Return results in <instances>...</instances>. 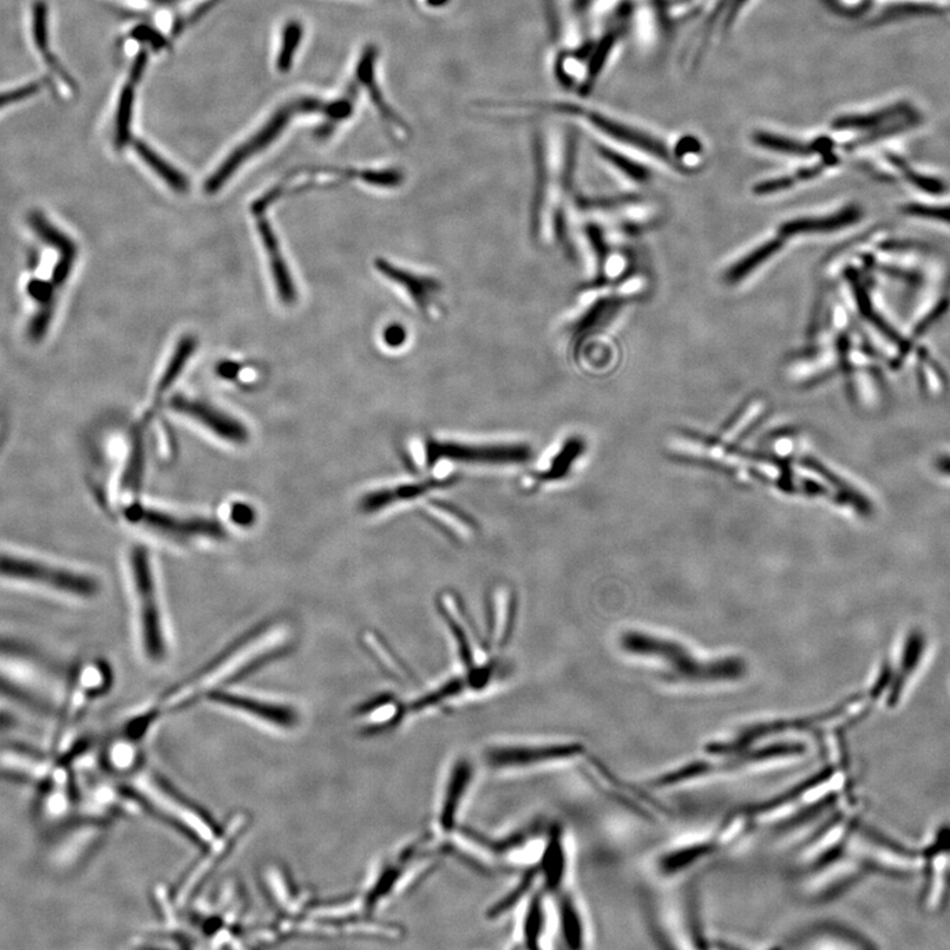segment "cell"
<instances>
[{
    "label": "cell",
    "mask_w": 950,
    "mask_h": 950,
    "mask_svg": "<svg viewBox=\"0 0 950 950\" xmlns=\"http://www.w3.org/2000/svg\"><path fill=\"white\" fill-rule=\"evenodd\" d=\"M0 586L69 604L93 601L102 592V581L91 570L14 543H0Z\"/></svg>",
    "instance_id": "obj_1"
},
{
    "label": "cell",
    "mask_w": 950,
    "mask_h": 950,
    "mask_svg": "<svg viewBox=\"0 0 950 950\" xmlns=\"http://www.w3.org/2000/svg\"><path fill=\"white\" fill-rule=\"evenodd\" d=\"M575 144L568 141L560 153L549 150L541 139L535 146V187L529 205V237L536 246H567L570 222L575 212Z\"/></svg>",
    "instance_id": "obj_2"
},
{
    "label": "cell",
    "mask_w": 950,
    "mask_h": 950,
    "mask_svg": "<svg viewBox=\"0 0 950 950\" xmlns=\"http://www.w3.org/2000/svg\"><path fill=\"white\" fill-rule=\"evenodd\" d=\"M74 670L30 641L0 634V693L31 709L57 712Z\"/></svg>",
    "instance_id": "obj_3"
},
{
    "label": "cell",
    "mask_w": 950,
    "mask_h": 950,
    "mask_svg": "<svg viewBox=\"0 0 950 950\" xmlns=\"http://www.w3.org/2000/svg\"><path fill=\"white\" fill-rule=\"evenodd\" d=\"M287 639L284 632L278 627H266L255 632L250 637L234 646L231 651L222 655L219 660L198 678L187 681L186 684L167 694L157 705L159 712H172L181 706L192 703L202 696L221 690L234 679L253 670L254 667L273 657L284 647Z\"/></svg>",
    "instance_id": "obj_4"
},
{
    "label": "cell",
    "mask_w": 950,
    "mask_h": 950,
    "mask_svg": "<svg viewBox=\"0 0 950 950\" xmlns=\"http://www.w3.org/2000/svg\"><path fill=\"white\" fill-rule=\"evenodd\" d=\"M127 568L141 650L148 660L160 661L167 655L166 621L159 581L149 550L143 546L131 547Z\"/></svg>",
    "instance_id": "obj_5"
},
{
    "label": "cell",
    "mask_w": 950,
    "mask_h": 950,
    "mask_svg": "<svg viewBox=\"0 0 950 950\" xmlns=\"http://www.w3.org/2000/svg\"><path fill=\"white\" fill-rule=\"evenodd\" d=\"M373 270L425 323H437L444 317L445 284L440 277L422 267L385 257L373 260Z\"/></svg>",
    "instance_id": "obj_6"
},
{
    "label": "cell",
    "mask_w": 950,
    "mask_h": 950,
    "mask_svg": "<svg viewBox=\"0 0 950 950\" xmlns=\"http://www.w3.org/2000/svg\"><path fill=\"white\" fill-rule=\"evenodd\" d=\"M110 673L100 661H88L75 668L67 692L58 707V718L52 737L51 757L67 756L75 744V730L89 705L108 690Z\"/></svg>",
    "instance_id": "obj_7"
},
{
    "label": "cell",
    "mask_w": 950,
    "mask_h": 950,
    "mask_svg": "<svg viewBox=\"0 0 950 950\" xmlns=\"http://www.w3.org/2000/svg\"><path fill=\"white\" fill-rule=\"evenodd\" d=\"M122 519L142 526L150 534L177 544H201L222 541L226 537L224 526L212 517L176 513V511L133 504L122 514Z\"/></svg>",
    "instance_id": "obj_8"
},
{
    "label": "cell",
    "mask_w": 950,
    "mask_h": 950,
    "mask_svg": "<svg viewBox=\"0 0 950 950\" xmlns=\"http://www.w3.org/2000/svg\"><path fill=\"white\" fill-rule=\"evenodd\" d=\"M36 787V820L47 828H63L64 824H68L69 817L75 816L80 801L74 764L68 760L54 759L47 776Z\"/></svg>",
    "instance_id": "obj_9"
},
{
    "label": "cell",
    "mask_w": 950,
    "mask_h": 950,
    "mask_svg": "<svg viewBox=\"0 0 950 950\" xmlns=\"http://www.w3.org/2000/svg\"><path fill=\"white\" fill-rule=\"evenodd\" d=\"M133 787L144 802L149 803L150 807L167 817L168 820L187 830L195 840L208 845L217 837V831L204 816L200 815L199 811L182 802L179 796L164 787L148 772L136 774L133 779Z\"/></svg>",
    "instance_id": "obj_10"
},
{
    "label": "cell",
    "mask_w": 950,
    "mask_h": 950,
    "mask_svg": "<svg viewBox=\"0 0 950 950\" xmlns=\"http://www.w3.org/2000/svg\"><path fill=\"white\" fill-rule=\"evenodd\" d=\"M208 697L225 711L272 730L290 729L298 719L292 706L273 698L226 690L212 692Z\"/></svg>",
    "instance_id": "obj_11"
},
{
    "label": "cell",
    "mask_w": 950,
    "mask_h": 950,
    "mask_svg": "<svg viewBox=\"0 0 950 950\" xmlns=\"http://www.w3.org/2000/svg\"><path fill=\"white\" fill-rule=\"evenodd\" d=\"M584 752L585 747L580 742L503 745L491 747L487 759L495 769H522L578 758Z\"/></svg>",
    "instance_id": "obj_12"
},
{
    "label": "cell",
    "mask_w": 950,
    "mask_h": 950,
    "mask_svg": "<svg viewBox=\"0 0 950 950\" xmlns=\"http://www.w3.org/2000/svg\"><path fill=\"white\" fill-rule=\"evenodd\" d=\"M294 111H297L294 103L290 104V107L279 109L277 113L271 116V120L268 121L257 134L250 137L246 143L242 144V146L235 149L233 154L228 155L227 159L221 164L220 168L209 177L205 186L206 192L209 194L219 192V190L225 186L227 180L237 172L242 164H245L252 156L261 153V150L266 149L270 144L277 141L280 134L283 133L288 126V123H290Z\"/></svg>",
    "instance_id": "obj_13"
},
{
    "label": "cell",
    "mask_w": 950,
    "mask_h": 950,
    "mask_svg": "<svg viewBox=\"0 0 950 950\" xmlns=\"http://www.w3.org/2000/svg\"><path fill=\"white\" fill-rule=\"evenodd\" d=\"M54 758L35 747L0 738V778L37 785L47 776Z\"/></svg>",
    "instance_id": "obj_14"
},
{
    "label": "cell",
    "mask_w": 950,
    "mask_h": 950,
    "mask_svg": "<svg viewBox=\"0 0 950 950\" xmlns=\"http://www.w3.org/2000/svg\"><path fill=\"white\" fill-rule=\"evenodd\" d=\"M246 827V815H235L225 825L224 831L220 836L217 835L211 843H208L206 854L194 864V868L189 871L186 880L181 882L179 890H177L176 901L180 906L190 901V897L198 891L200 884L204 883L209 874L224 860V857L233 848V845L237 842L239 836L244 834Z\"/></svg>",
    "instance_id": "obj_15"
},
{
    "label": "cell",
    "mask_w": 950,
    "mask_h": 950,
    "mask_svg": "<svg viewBox=\"0 0 950 950\" xmlns=\"http://www.w3.org/2000/svg\"><path fill=\"white\" fill-rule=\"evenodd\" d=\"M177 414L193 418L202 427L212 432L220 440L232 445H245L250 438L245 424L238 418L227 415L226 412L213 407L211 404L195 401L186 396H175L170 401Z\"/></svg>",
    "instance_id": "obj_16"
},
{
    "label": "cell",
    "mask_w": 950,
    "mask_h": 950,
    "mask_svg": "<svg viewBox=\"0 0 950 950\" xmlns=\"http://www.w3.org/2000/svg\"><path fill=\"white\" fill-rule=\"evenodd\" d=\"M377 62L378 49L376 45H367L357 64L356 74L358 82L369 93L373 108H376L378 114L382 118V122L385 128L390 131L392 139L403 142L407 139L409 127L405 126V123L395 113V110L390 107L382 88L378 85Z\"/></svg>",
    "instance_id": "obj_17"
},
{
    "label": "cell",
    "mask_w": 950,
    "mask_h": 950,
    "mask_svg": "<svg viewBox=\"0 0 950 950\" xmlns=\"http://www.w3.org/2000/svg\"><path fill=\"white\" fill-rule=\"evenodd\" d=\"M432 454L456 458V460L481 462H515L526 460L529 450L517 445H460L457 443H431Z\"/></svg>",
    "instance_id": "obj_18"
},
{
    "label": "cell",
    "mask_w": 950,
    "mask_h": 950,
    "mask_svg": "<svg viewBox=\"0 0 950 950\" xmlns=\"http://www.w3.org/2000/svg\"><path fill=\"white\" fill-rule=\"evenodd\" d=\"M473 764L468 758L458 759L450 771L440 815H438L440 828L447 834H451L457 828L458 812H460L463 798L467 796L471 781H473Z\"/></svg>",
    "instance_id": "obj_19"
},
{
    "label": "cell",
    "mask_w": 950,
    "mask_h": 950,
    "mask_svg": "<svg viewBox=\"0 0 950 950\" xmlns=\"http://www.w3.org/2000/svg\"><path fill=\"white\" fill-rule=\"evenodd\" d=\"M537 869H539V876L543 878L544 890L548 893H559L568 869L566 841H563L561 825L555 824L550 827Z\"/></svg>",
    "instance_id": "obj_20"
},
{
    "label": "cell",
    "mask_w": 950,
    "mask_h": 950,
    "mask_svg": "<svg viewBox=\"0 0 950 950\" xmlns=\"http://www.w3.org/2000/svg\"><path fill=\"white\" fill-rule=\"evenodd\" d=\"M422 842H415L410 845V847L405 848L401 854L398 856L395 861H392L388 867L382 870V873L379 874L377 881L372 883V886L367 894L365 895L364 906L369 913L373 908L378 906V904L388 897L392 891L396 887L399 881L404 874L405 869L409 868L411 861L417 860L418 850H421Z\"/></svg>",
    "instance_id": "obj_21"
},
{
    "label": "cell",
    "mask_w": 950,
    "mask_h": 950,
    "mask_svg": "<svg viewBox=\"0 0 950 950\" xmlns=\"http://www.w3.org/2000/svg\"><path fill=\"white\" fill-rule=\"evenodd\" d=\"M258 232L268 253V259H270L271 271L275 283H277L279 297L283 303L291 304L297 300V290H294L291 272L288 270L283 253L280 250L277 234L273 233L271 225L268 224L266 219L258 221Z\"/></svg>",
    "instance_id": "obj_22"
},
{
    "label": "cell",
    "mask_w": 950,
    "mask_h": 950,
    "mask_svg": "<svg viewBox=\"0 0 950 950\" xmlns=\"http://www.w3.org/2000/svg\"><path fill=\"white\" fill-rule=\"evenodd\" d=\"M860 217V209L850 206L843 209L840 213L825 215V217L790 221L787 224L781 226V235L785 238L802 234H822L841 231L843 227L856 224Z\"/></svg>",
    "instance_id": "obj_23"
},
{
    "label": "cell",
    "mask_w": 950,
    "mask_h": 950,
    "mask_svg": "<svg viewBox=\"0 0 950 950\" xmlns=\"http://www.w3.org/2000/svg\"><path fill=\"white\" fill-rule=\"evenodd\" d=\"M443 607L448 615L451 628H454L455 637L458 644V652L468 671L477 667L474 661L473 646L469 638V626L467 618L463 617L460 605L454 595L445 594L443 597Z\"/></svg>",
    "instance_id": "obj_24"
},
{
    "label": "cell",
    "mask_w": 950,
    "mask_h": 950,
    "mask_svg": "<svg viewBox=\"0 0 950 950\" xmlns=\"http://www.w3.org/2000/svg\"><path fill=\"white\" fill-rule=\"evenodd\" d=\"M559 915L561 936L567 946L572 949L584 947V923H582L578 904L569 894H561L559 897Z\"/></svg>",
    "instance_id": "obj_25"
},
{
    "label": "cell",
    "mask_w": 950,
    "mask_h": 950,
    "mask_svg": "<svg viewBox=\"0 0 950 950\" xmlns=\"http://www.w3.org/2000/svg\"><path fill=\"white\" fill-rule=\"evenodd\" d=\"M135 150L137 155L142 157V160L147 164V166L154 170L156 175H159L164 182L168 183L170 188L175 190L177 193H186L189 188V181L186 175H182L180 170H177L172 164H169L167 160H164L160 155H157L153 148L147 146L146 143L137 141L134 143Z\"/></svg>",
    "instance_id": "obj_26"
},
{
    "label": "cell",
    "mask_w": 950,
    "mask_h": 950,
    "mask_svg": "<svg viewBox=\"0 0 950 950\" xmlns=\"http://www.w3.org/2000/svg\"><path fill=\"white\" fill-rule=\"evenodd\" d=\"M783 247V239L775 238L769 242H765L764 245L759 246L756 250L751 252L749 255H746L742 259L738 260L736 265H734L729 271L726 272L725 279L727 283H738V281L744 280L749 277V275L757 270L759 266H762L764 261H768L771 257L781 250Z\"/></svg>",
    "instance_id": "obj_27"
},
{
    "label": "cell",
    "mask_w": 950,
    "mask_h": 950,
    "mask_svg": "<svg viewBox=\"0 0 950 950\" xmlns=\"http://www.w3.org/2000/svg\"><path fill=\"white\" fill-rule=\"evenodd\" d=\"M546 929V903L543 891H537L528 902L523 921V941L529 949H539Z\"/></svg>",
    "instance_id": "obj_28"
},
{
    "label": "cell",
    "mask_w": 950,
    "mask_h": 950,
    "mask_svg": "<svg viewBox=\"0 0 950 950\" xmlns=\"http://www.w3.org/2000/svg\"><path fill=\"white\" fill-rule=\"evenodd\" d=\"M136 85L128 81L121 91L115 120V146L123 149L131 141V123H133Z\"/></svg>",
    "instance_id": "obj_29"
},
{
    "label": "cell",
    "mask_w": 950,
    "mask_h": 950,
    "mask_svg": "<svg viewBox=\"0 0 950 950\" xmlns=\"http://www.w3.org/2000/svg\"><path fill=\"white\" fill-rule=\"evenodd\" d=\"M537 878H539V869L533 868L527 870L522 876L519 883H517L513 890L508 891L502 899L495 902V904L490 907L487 914L489 919H498V917L510 913V910L513 909L516 904H519L523 901V897L533 890Z\"/></svg>",
    "instance_id": "obj_30"
},
{
    "label": "cell",
    "mask_w": 950,
    "mask_h": 950,
    "mask_svg": "<svg viewBox=\"0 0 950 950\" xmlns=\"http://www.w3.org/2000/svg\"><path fill=\"white\" fill-rule=\"evenodd\" d=\"M195 345L198 344H195L193 337H186L180 340V344L177 345L172 360H170L166 371L163 373L159 385H157L156 398L166 394V391L172 388L176 379L179 378L183 367H186L189 357L192 356L195 350Z\"/></svg>",
    "instance_id": "obj_31"
},
{
    "label": "cell",
    "mask_w": 950,
    "mask_h": 950,
    "mask_svg": "<svg viewBox=\"0 0 950 950\" xmlns=\"http://www.w3.org/2000/svg\"><path fill=\"white\" fill-rule=\"evenodd\" d=\"M304 29L303 24L298 21L288 22L281 35V45L277 60V67L280 74H288L291 70L294 56L303 41Z\"/></svg>",
    "instance_id": "obj_32"
},
{
    "label": "cell",
    "mask_w": 950,
    "mask_h": 950,
    "mask_svg": "<svg viewBox=\"0 0 950 950\" xmlns=\"http://www.w3.org/2000/svg\"><path fill=\"white\" fill-rule=\"evenodd\" d=\"M128 737L116 739L107 750V760L111 769L116 772H127L135 769L137 763V749Z\"/></svg>",
    "instance_id": "obj_33"
},
{
    "label": "cell",
    "mask_w": 950,
    "mask_h": 950,
    "mask_svg": "<svg viewBox=\"0 0 950 950\" xmlns=\"http://www.w3.org/2000/svg\"><path fill=\"white\" fill-rule=\"evenodd\" d=\"M511 613H513V600H511V594L506 589H500V591L495 592L493 621V637L500 646L506 644L508 638Z\"/></svg>",
    "instance_id": "obj_34"
},
{
    "label": "cell",
    "mask_w": 950,
    "mask_h": 950,
    "mask_svg": "<svg viewBox=\"0 0 950 950\" xmlns=\"http://www.w3.org/2000/svg\"><path fill=\"white\" fill-rule=\"evenodd\" d=\"M595 148H597L599 155L608 164V166L619 170V172L624 174L628 179L637 182H646L648 177H650V172H648L644 166H640L637 161L628 159L627 156L617 153V150L611 149L606 146H597Z\"/></svg>",
    "instance_id": "obj_35"
},
{
    "label": "cell",
    "mask_w": 950,
    "mask_h": 950,
    "mask_svg": "<svg viewBox=\"0 0 950 950\" xmlns=\"http://www.w3.org/2000/svg\"><path fill=\"white\" fill-rule=\"evenodd\" d=\"M753 141H756L759 146L782 154L804 156L815 153V147L805 146V144L787 139V137H781L768 133H758L753 136Z\"/></svg>",
    "instance_id": "obj_36"
},
{
    "label": "cell",
    "mask_w": 950,
    "mask_h": 950,
    "mask_svg": "<svg viewBox=\"0 0 950 950\" xmlns=\"http://www.w3.org/2000/svg\"><path fill=\"white\" fill-rule=\"evenodd\" d=\"M428 513L432 516H435V519L443 523L445 527H448L450 530L461 537H468L473 534V528H471L470 523L467 519L457 513L455 510H450L445 504L440 503H431L427 507Z\"/></svg>",
    "instance_id": "obj_37"
},
{
    "label": "cell",
    "mask_w": 950,
    "mask_h": 950,
    "mask_svg": "<svg viewBox=\"0 0 950 950\" xmlns=\"http://www.w3.org/2000/svg\"><path fill=\"white\" fill-rule=\"evenodd\" d=\"M365 644L369 647V650L376 655V658L382 663L388 670L392 673L398 674H407V670L401 666V661L398 660L395 653L390 650L388 645L384 641L377 637L373 633H367L365 635Z\"/></svg>",
    "instance_id": "obj_38"
},
{
    "label": "cell",
    "mask_w": 950,
    "mask_h": 950,
    "mask_svg": "<svg viewBox=\"0 0 950 950\" xmlns=\"http://www.w3.org/2000/svg\"><path fill=\"white\" fill-rule=\"evenodd\" d=\"M822 170L823 167H815L811 169H805L803 170V172L795 176H787L782 177V179L764 181L762 183H758L756 189H753V192L759 195L774 194L776 192H781V190L783 189L794 187L796 182L814 179V177L820 175Z\"/></svg>",
    "instance_id": "obj_39"
},
{
    "label": "cell",
    "mask_w": 950,
    "mask_h": 950,
    "mask_svg": "<svg viewBox=\"0 0 950 950\" xmlns=\"http://www.w3.org/2000/svg\"><path fill=\"white\" fill-rule=\"evenodd\" d=\"M266 876L268 888H270L273 899L278 902L279 906L288 907L287 909L290 910L293 899L283 873L277 869H271L267 871Z\"/></svg>",
    "instance_id": "obj_40"
},
{
    "label": "cell",
    "mask_w": 950,
    "mask_h": 950,
    "mask_svg": "<svg viewBox=\"0 0 950 950\" xmlns=\"http://www.w3.org/2000/svg\"><path fill=\"white\" fill-rule=\"evenodd\" d=\"M34 42L43 54L48 49V8L44 2H37L34 8Z\"/></svg>",
    "instance_id": "obj_41"
},
{
    "label": "cell",
    "mask_w": 950,
    "mask_h": 950,
    "mask_svg": "<svg viewBox=\"0 0 950 950\" xmlns=\"http://www.w3.org/2000/svg\"><path fill=\"white\" fill-rule=\"evenodd\" d=\"M383 345L390 350H399L409 340V333L401 324L392 323L384 327L382 332Z\"/></svg>",
    "instance_id": "obj_42"
},
{
    "label": "cell",
    "mask_w": 950,
    "mask_h": 950,
    "mask_svg": "<svg viewBox=\"0 0 950 950\" xmlns=\"http://www.w3.org/2000/svg\"><path fill=\"white\" fill-rule=\"evenodd\" d=\"M131 37L135 38L136 42L149 44L156 51L168 47L167 38L147 25H139V27L131 31Z\"/></svg>",
    "instance_id": "obj_43"
},
{
    "label": "cell",
    "mask_w": 950,
    "mask_h": 950,
    "mask_svg": "<svg viewBox=\"0 0 950 950\" xmlns=\"http://www.w3.org/2000/svg\"><path fill=\"white\" fill-rule=\"evenodd\" d=\"M354 110V103L349 98H340V100L327 103L324 107V113L334 122H343L350 118Z\"/></svg>",
    "instance_id": "obj_44"
},
{
    "label": "cell",
    "mask_w": 950,
    "mask_h": 950,
    "mask_svg": "<svg viewBox=\"0 0 950 950\" xmlns=\"http://www.w3.org/2000/svg\"><path fill=\"white\" fill-rule=\"evenodd\" d=\"M38 89H41V83L32 82L29 83L27 87L5 91V93L0 94V109L8 107L10 103L23 101L25 98L36 94Z\"/></svg>",
    "instance_id": "obj_45"
},
{
    "label": "cell",
    "mask_w": 950,
    "mask_h": 950,
    "mask_svg": "<svg viewBox=\"0 0 950 950\" xmlns=\"http://www.w3.org/2000/svg\"><path fill=\"white\" fill-rule=\"evenodd\" d=\"M231 517L234 523L241 524V526H246V524L254 522L255 513L252 506L245 503H234L232 504Z\"/></svg>",
    "instance_id": "obj_46"
},
{
    "label": "cell",
    "mask_w": 950,
    "mask_h": 950,
    "mask_svg": "<svg viewBox=\"0 0 950 950\" xmlns=\"http://www.w3.org/2000/svg\"><path fill=\"white\" fill-rule=\"evenodd\" d=\"M148 64V55L146 51H141L139 55L136 56L133 69H131L130 81L133 83H137L141 81V78L146 71Z\"/></svg>",
    "instance_id": "obj_47"
},
{
    "label": "cell",
    "mask_w": 950,
    "mask_h": 950,
    "mask_svg": "<svg viewBox=\"0 0 950 950\" xmlns=\"http://www.w3.org/2000/svg\"><path fill=\"white\" fill-rule=\"evenodd\" d=\"M15 717L14 714L0 709V733L10 729V727L14 726Z\"/></svg>",
    "instance_id": "obj_48"
},
{
    "label": "cell",
    "mask_w": 950,
    "mask_h": 950,
    "mask_svg": "<svg viewBox=\"0 0 950 950\" xmlns=\"http://www.w3.org/2000/svg\"><path fill=\"white\" fill-rule=\"evenodd\" d=\"M5 442H8V425L2 417H0V454H2L4 449Z\"/></svg>",
    "instance_id": "obj_49"
},
{
    "label": "cell",
    "mask_w": 950,
    "mask_h": 950,
    "mask_svg": "<svg viewBox=\"0 0 950 950\" xmlns=\"http://www.w3.org/2000/svg\"><path fill=\"white\" fill-rule=\"evenodd\" d=\"M425 2H427L431 8H438V5L447 3V0H425Z\"/></svg>",
    "instance_id": "obj_50"
},
{
    "label": "cell",
    "mask_w": 950,
    "mask_h": 950,
    "mask_svg": "<svg viewBox=\"0 0 950 950\" xmlns=\"http://www.w3.org/2000/svg\"><path fill=\"white\" fill-rule=\"evenodd\" d=\"M156 2H159V3H160V2H161V0H156Z\"/></svg>",
    "instance_id": "obj_51"
}]
</instances>
